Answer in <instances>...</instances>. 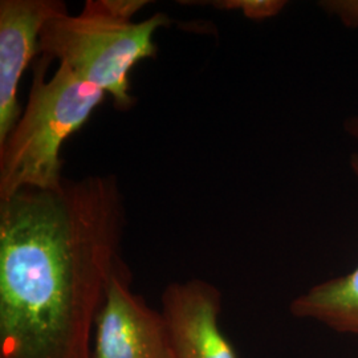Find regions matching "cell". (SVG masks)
Returning <instances> with one entry per match:
<instances>
[{"instance_id":"1","label":"cell","mask_w":358,"mask_h":358,"mask_svg":"<svg viewBox=\"0 0 358 358\" xmlns=\"http://www.w3.org/2000/svg\"><path fill=\"white\" fill-rule=\"evenodd\" d=\"M125 223L113 174L0 201V358H93Z\"/></svg>"},{"instance_id":"2","label":"cell","mask_w":358,"mask_h":358,"mask_svg":"<svg viewBox=\"0 0 358 358\" xmlns=\"http://www.w3.org/2000/svg\"><path fill=\"white\" fill-rule=\"evenodd\" d=\"M149 4L146 0H88L77 15L52 17L40 34L38 52L43 57L59 60L105 94L115 106L129 109V72L157 53L155 32L170 19L155 13L143 22L133 17Z\"/></svg>"},{"instance_id":"3","label":"cell","mask_w":358,"mask_h":358,"mask_svg":"<svg viewBox=\"0 0 358 358\" xmlns=\"http://www.w3.org/2000/svg\"><path fill=\"white\" fill-rule=\"evenodd\" d=\"M50 63L41 56L35 65L26 108L0 143V201L24 189L62 187L63 145L105 99L68 65L59 64L47 80Z\"/></svg>"},{"instance_id":"4","label":"cell","mask_w":358,"mask_h":358,"mask_svg":"<svg viewBox=\"0 0 358 358\" xmlns=\"http://www.w3.org/2000/svg\"><path fill=\"white\" fill-rule=\"evenodd\" d=\"M93 358H176L162 312L131 289V273L122 262L99 315Z\"/></svg>"},{"instance_id":"5","label":"cell","mask_w":358,"mask_h":358,"mask_svg":"<svg viewBox=\"0 0 358 358\" xmlns=\"http://www.w3.org/2000/svg\"><path fill=\"white\" fill-rule=\"evenodd\" d=\"M176 358H238L220 328L222 292L201 279L170 282L161 296Z\"/></svg>"},{"instance_id":"6","label":"cell","mask_w":358,"mask_h":358,"mask_svg":"<svg viewBox=\"0 0 358 358\" xmlns=\"http://www.w3.org/2000/svg\"><path fill=\"white\" fill-rule=\"evenodd\" d=\"M68 13L60 0L0 1V143L20 117L19 84L38 52L40 34L52 17Z\"/></svg>"},{"instance_id":"7","label":"cell","mask_w":358,"mask_h":358,"mask_svg":"<svg viewBox=\"0 0 358 358\" xmlns=\"http://www.w3.org/2000/svg\"><path fill=\"white\" fill-rule=\"evenodd\" d=\"M349 165L358 179V153L350 155ZM289 312L296 319L358 337V264L345 275L317 282L296 296Z\"/></svg>"},{"instance_id":"8","label":"cell","mask_w":358,"mask_h":358,"mask_svg":"<svg viewBox=\"0 0 358 358\" xmlns=\"http://www.w3.org/2000/svg\"><path fill=\"white\" fill-rule=\"evenodd\" d=\"M219 10L241 11L247 19L263 22L278 16L287 7L285 0H220L214 3Z\"/></svg>"},{"instance_id":"9","label":"cell","mask_w":358,"mask_h":358,"mask_svg":"<svg viewBox=\"0 0 358 358\" xmlns=\"http://www.w3.org/2000/svg\"><path fill=\"white\" fill-rule=\"evenodd\" d=\"M319 7L346 28H358V0H321Z\"/></svg>"},{"instance_id":"10","label":"cell","mask_w":358,"mask_h":358,"mask_svg":"<svg viewBox=\"0 0 358 358\" xmlns=\"http://www.w3.org/2000/svg\"><path fill=\"white\" fill-rule=\"evenodd\" d=\"M346 134L358 143V115H350L344 121Z\"/></svg>"}]
</instances>
